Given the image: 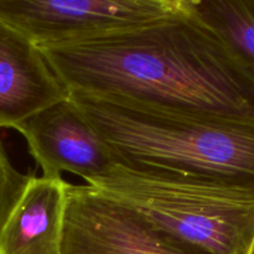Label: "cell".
<instances>
[{"label":"cell","mask_w":254,"mask_h":254,"mask_svg":"<svg viewBox=\"0 0 254 254\" xmlns=\"http://www.w3.org/2000/svg\"><path fill=\"white\" fill-rule=\"evenodd\" d=\"M68 92L254 124V72L190 9L116 34L40 47Z\"/></svg>","instance_id":"obj_1"},{"label":"cell","mask_w":254,"mask_h":254,"mask_svg":"<svg viewBox=\"0 0 254 254\" xmlns=\"http://www.w3.org/2000/svg\"><path fill=\"white\" fill-rule=\"evenodd\" d=\"M69 96L121 168L254 191V124L184 116L83 92Z\"/></svg>","instance_id":"obj_2"},{"label":"cell","mask_w":254,"mask_h":254,"mask_svg":"<svg viewBox=\"0 0 254 254\" xmlns=\"http://www.w3.org/2000/svg\"><path fill=\"white\" fill-rule=\"evenodd\" d=\"M93 188L208 254H247L253 241V190L143 175L119 165Z\"/></svg>","instance_id":"obj_3"},{"label":"cell","mask_w":254,"mask_h":254,"mask_svg":"<svg viewBox=\"0 0 254 254\" xmlns=\"http://www.w3.org/2000/svg\"><path fill=\"white\" fill-rule=\"evenodd\" d=\"M185 7L186 0H0V19L44 47L143 26Z\"/></svg>","instance_id":"obj_4"},{"label":"cell","mask_w":254,"mask_h":254,"mask_svg":"<svg viewBox=\"0 0 254 254\" xmlns=\"http://www.w3.org/2000/svg\"><path fill=\"white\" fill-rule=\"evenodd\" d=\"M61 254H208L87 184L66 186Z\"/></svg>","instance_id":"obj_5"},{"label":"cell","mask_w":254,"mask_h":254,"mask_svg":"<svg viewBox=\"0 0 254 254\" xmlns=\"http://www.w3.org/2000/svg\"><path fill=\"white\" fill-rule=\"evenodd\" d=\"M47 179L68 173L96 186L118 164L71 96L35 113L15 128Z\"/></svg>","instance_id":"obj_6"},{"label":"cell","mask_w":254,"mask_h":254,"mask_svg":"<svg viewBox=\"0 0 254 254\" xmlns=\"http://www.w3.org/2000/svg\"><path fill=\"white\" fill-rule=\"evenodd\" d=\"M68 96L42 50L0 19V128L15 129Z\"/></svg>","instance_id":"obj_7"},{"label":"cell","mask_w":254,"mask_h":254,"mask_svg":"<svg viewBox=\"0 0 254 254\" xmlns=\"http://www.w3.org/2000/svg\"><path fill=\"white\" fill-rule=\"evenodd\" d=\"M67 181L32 175L0 228V254H61Z\"/></svg>","instance_id":"obj_8"},{"label":"cell","mask_w":254,"mask_h":254,"mask_svg":"<svg viewBox=\"0 0 254 254\" xmlns=\"http://www.w3.org/2000/svg\"><path fill=\"white\" fill-rule=\"evenodd\" d=\"M190 9L254 72V0H189Z\"/></svg>","instance_id":"obj_9"},{"label":"cell","mask_w":254,"mask_h":254,"mask_svg":"<svg viewBox=\"0 0 254 254\" xmlns=\"http://www.w3.org/2000/svg\"><path fill=\"white\" fill-rule=\"evenodd\" d=\"M34 174H24L10 160L0 140V228Z\"/></svg>","instance_id":"obj_10"},{"label":"cell","mask_w":254,"mask_h":254,"mask_svg":"<svg viewBox=\"0 0 254 254\" xmlns=\"http://www.w3.org/2000/svg\"><path fill=\"white\" fill-rule=\"evenodd\" d=\"M247 254H254V237H253L252 243H251V247H250V250H248Z\"/></svg>","instance_id":"obj_11"}]
</instances>
